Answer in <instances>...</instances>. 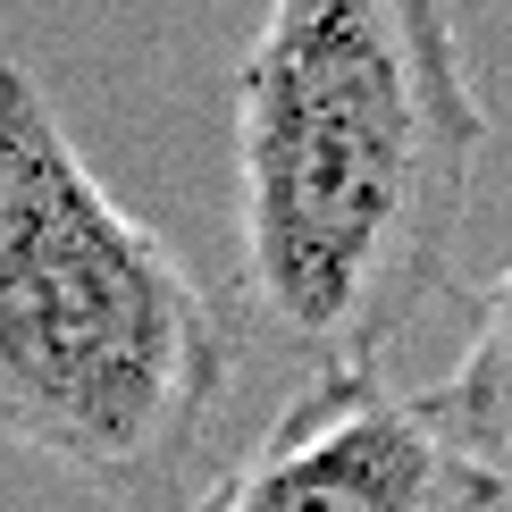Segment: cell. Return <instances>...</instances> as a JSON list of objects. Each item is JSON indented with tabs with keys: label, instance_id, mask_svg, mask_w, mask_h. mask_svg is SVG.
Segmentation results:
<instances>
[{
	"label": "cell",
	"instance_id": "cell-3",
	"mask_svg": "<svg viewBox=\"0 0 512 512\" xmlns=\"http://www.w3.org/2000/svg\"><path fill=\"white\" fill-rule=\"evenodd\" d=\"M512 462L471 454L378 370H311L194 512H504Z\"/></svg>",
	"mask_w": 512,
	"mask_h": 512
},
{
	"label": "cell",
	"instance_id": "cell-4",
	"mask_svg": "<svg viewBox=\"0 0 512 512\" xmlns=\"http://www.w3.org/2000/svg\"><path fill=\"white\" fill-rule=\"evenodd\" d=\"M420 403H429V420H437V429H454L471 454L512 462V261H504L496 286H487L462 361L445 378H429Z\"/></svg>",
	"mask_w": 512,
	"mask_h": 512
},
{
	"label": "cell",
	"instance_id": "cell-2",
	"mask_svg": "<svg viewBox=\"0 0 512 512\" xmlns=\"http://www.w3.org/2000/svg\"><path fill=\"white\" fill-rule=\"evenodd\" d=\"M236 319L0 59V445L143 504L194 471L236 387Z\"/></svg>",
	"mask_w": 512,
	"mask_h": 512
},
{
	"label": "cell",
	"instance_id": "cell-1",
	"mask_svg": "<svg viewBox=\"0 0 512 512\" xmlns=\"http://www.w3.org/2000/svg\"><path fill=\"white\" fill-rule=\"evenodd\" d=\"M496 135L445 0H261L236 59V269L311 370H378L454 277Z\"/></svg>",
	"mask_w": 512,
	"mask_h": 512
}]
</instances>
